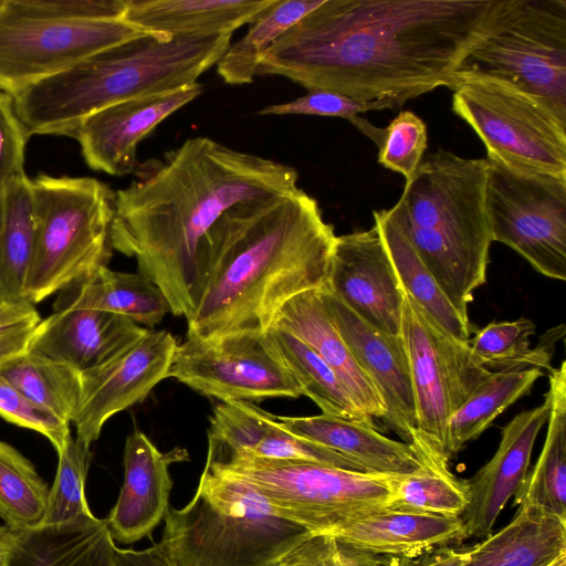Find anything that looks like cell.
Masks as SVG:
<instances>
[{
	"label": "cell",
	"mask_w": 566,
	"mask_h": 566,
	"mask_svg": "<svg viewBox=\"0 0 566 566\" xmlns=\"http://www.w3.org/2000/svg\"><path fill=\"white\" fill-rule=\"evenodd\" d=\"M125 11L126 0H2L0 91L13 96L147 33L125 21Z\"/></svg>",
	"instance_id": "52a82bcc"
},
{
	"label": "cell",
	"mask_w": 566,
	"mask_h": 566,
	"mask_svg": "<svg viewBox=\"0 0 566 566\" xmlns=\"http://www.w3.org/2000/svg\"><path fill=\"white\" fill-rule=\"evenodd\" d=\"M50 489L33 463L0 440V517L15 532L41 525Z\"/></svg>",
	"instance_id": "d590c367"
},
{
	"label": "cell",
	"mask_w": 566,
	"mask_h": 566,
	"mask_svg": "<svg viewBox=\"0 0 566 566\" xmlns=\"http://www.w3.org/2000/svg\"><path fill=\"white\" fill-rule=\"evenodd\" d=\"M9 566H117L116 545L105 518L81 515L13 531Z\"/></svg>",
	"instance_id": "484cf974"
},
{
	"label": "cell",
	"mask_w": 566,
	"mask_h": 566,
	"mask_svg": "<svg viewBox=\"0 0 566 566\" xmlns=\"http://www.w3.org/2000/svg\"><path fill=\"white\" fill-rule=\"evenodd\" d=\"M265 332L302 395L312 399L322 413L376 427L374 419L360 410L332 368L306 343L273 325Z\"/></svg>",
	"instance_id": "1f68e13d"
},
{
	"label": "cell",
	"mask_w": 566,
	"mask_h": 566,
	"mask_svg": "<svg viewBox=\"0 0 566 566\" xmlns=\"http://www.w3.org/2000/svg\"><path fill=\"white\" fill-rule=\"evenodd\" d=\"M90 447L72 436L66 440L57 454V471L40 526L61 524L81 515H93L85 497V482L92 460Z\"/></svg>",
	"instance_id": "60d3db41"
},
{
	"label": "cell",
	"mask_w": 566,
	"mask_h": 566,
	"mask_svg": "<svg viewBox=\"0 0 566 566\" xmlns=\"http://www.w3.org/2000/svg\"><path fill=\"white\" fill-rule=\"evenodd\" d=\"M272 325L289 331L306 343L332 368L366 416L385 419L382 400L329 317L319 289L291 298L280 310Z\"/></svg>",
	"instance_id": "603a6c76"
},
{
	"label": "cell",
	"mask_w": 566,
	"mask_h": 566,
	"mask_svg": "<svg viewBox=\"0 0 566 566\" xmlns=\"http://www.w3.org/2000/svg\"><path fill=\"white\" fill-rule=\"evenodd\" d=\"M452 111L480 137L488 160L511 169L566 178V117L503 82L454 83Z\"/></svg>",
	"instance_id": "8fae6325"
},
{
	"label": "cell",
	"mask_w": 566,
	"mask_h": 566,
	"mask_svg": "<svg viewBox=\"0 0 566 566\" xmlns=\"http://www.w3.org/2000/svg\"><path fill=\"white\" fill-rule=\"evenodd\" d=\"M548 428L542 452L514 495V503L532 505L566 521V363L549 371Z\"/></svg>",
	"instance_id": "f1b7e54d"
},
{
	"label": "cell",
	"mask_w": 566,
	"mask_h": 566,
	"mask_svg": "<svg viewBox=\"0 0 566 566\" xmlns=\"http://www.w3.org/2000/svg\"><path fill=\"white\" fill-rule=\"evenodd\" d=\"M3 528V526H0V531Z\"/></svg>",
	"instance_id": "db71d44e"
},
{
	"label": "cell",
	"mask_w": 566,
	"mask_h": 566,
	"mask_svg": "<svg viewBox=\"0 0 566 566\" xmlns=\"http://www.w3.org/2000/svg\"><path fill=\"white\" fill-rule=\"evenodd\" d=\"M30 135L19 118L12 95L0 91V190L24 172V154Z\"/></svg>",
	"instance_id": "7dc6e473"
},
{
	"label": "cell",
	"mask_w": 566,
	"mask_h": 566,
	"mask_svg": "<svg viewBox=\"0 0 566 566\" xmlns=\"http://www.w3.org/2000/svg\"><path fill=\"white\" fill-rule=\"evenodd\" d=\"M488 169V159L438 150L421 161L399 199L420 259L465 318L473 292L486 281L493 242Z\"/></svg>",
	"instance_id": "5b68a950"
},
{
	"label": "cell",
	"mask_w": 566,
	"mask_h": 566,
	"mask_svg": "<svg viewBox=\"0 0 566 566\" xmlns=\"http://www.w3.org/2000/svg\"><path fill=\"white\" fill-rule=\"evenodd\" d=\"M34 241L32 186L23 172L0 190V294L3 300L25 298L24 287Z\"/></svg>",
	"instance_id": "f546056e"
},
{
	"label": "cell",
	"mask_w": 566,
	"mask_h": 566,
	"mask_svg": "<svg viewBox=\"0 0 566 566\" xmlns=\"http://www.w3.org/2000/svg\"><path fill=\"white\" fill-rule=\"evenodd\" d=\"M322 1L275 0L250 23L244 36L229 45L216 64L218 75L230 85L253 82L262 55L283 33Z\"/></svg>",
	"instance_id": "e575fe53"
},
{
	"label": "cell",
	"mask_w": 566,
	"mask_h": 566,
	"mask_svg": "<svg viewBox=\"0 0 566 566\" xmlns=\"http://www.w3.org/2000/svg\"><path fill=\"white\" fill-rule=\"evenodd\" d=\"M231 36L147 32L17 93V114L30 136H71L81 120L112 104L197 83L224 54Z\"/></svg>",
	"instance_id": "277c9868"
},
{
	"label": "cell",
	"mask_w": 566,
	"mask_h": 566,
	"mask_svg": "<svg viewBox=\"0 0 566 566\" xmlns=\"http://www.w3.org/2000/svg\"><path fill=\"white\" fill-rule=\"evenodd\" d=\"M384 109L378 103L350 98L329 91H308L307 94L290 102L271 104L262 108L261 115H316L343 117L350 120L359 113Z\"/></svg>",
	"instance_id": "f6af8a7d"
},
{
	"label": "cell",
	"mask_w": 566,
	"mask_h": 566,
	"mask_svg": "<svg viewBox=\"0 0 566 566\" xmlns=\"http://www.w3.org/2000/svg\"><path fill=\"white\" fill-rule=\"evenodd\" d=\"M377 228L403 292L441 328L468 343L471 327L448 300L413 247L400 200L389 209L374 211Z\"/></svg>",
	"instance_id": "4316f807"
},
{
	"label": "cell",
	"mask_w": 566,
	"mask_h": 566,
	"mask_svg": "<svg viewBox=\"0 0 566 566\" xmlns=\"http://www.w3.org/2000/svg\"><path fill=\"white\" fill-rule=\"evenodd\" d=\"M124 483L105 518L109 533L122 544L150 536L169 510L172 480L168 468L189 461L188 451L174 448L163 453L139 430L132 432L124 449Z\"/></svg>",
	"instance_id": "ffe728a7"
},
{
	"label": "cell",
	"mask_w": 566,
	"mask_h": 566,
	"mask_svg": "<svg viewBox=\"0 0 566 566\" xmlns=\"http://www.w3.org/2000/svg\"><path fill=\"white\" fill-rule=\"evenodd\" d=\"M206 465L249 482L281 514L312 533H334L360 515L386 507L397 478L253 457L206 461Z\"/></svg>",
	"instance_id": "30bf717a"
},
{
	"label": "cell",
	"mask_w": 566,
	"mask_h": 566,
	"mask_svg": "<svg viewBox=\"0 0 566 566\" xmlns=\"http://www.w3.org/2000/svg\"><path fill=\"white\" fill-rule=\"evenodd\" d=\"M401 336L413 391L417 451L424 460L449 465L450 419L492 371L478 364L467 343L441 328L405 292Z\"/></svg>",
	"instance_id": "7c38bea8"
},
{
	"label": "cell",
	"mask_w": 566,
	"mask_h": 566,
	"mask_svg": "<svg viewBox=\"0 0 566 566\" xmlns=\"http://www.w3.org/2000/svg\"><path fill=\"white\" fill-rule=\"evenodd\" d=\"M75 286V297L56 308L71 306L112 312L149 327L170 312L163 291L139 272H116L102 266Z\"/></svg>",
	"instance_id": "4dcf8cb0"
},
{
	"label": "cell",
	"mask_w": 566,
	"mask_h": 566,
	"mask_svg": "<svg viewBox=\"0 0 566 566\" xmlns=\"http://www.w3.org/2000/svg\"><path fill=\"white\" fill-rule=\"evenodd\" d=\"M277 421L276 416L252 401L221 402L210 419L207 460L249 454Z\"/></svg>",
	"instance_id": "f35d334b"
},
{
	"label": "cell",
	"mask_w": 566,
	"mask_h": 566,
	"mask_svg": "<svg viewBox=\"0 0 566 566\" xmlns=\"http://www.w3.org/2000/svg\"><path fill=\"white\" fill-rule=\"evenodd\" d=\"M0 416L43 434L59 454L71 434L70 424L46 412L0 376Z\"/></svg>",
	"instance_id": "ee69618b"
},
{
	"label": "cell",
	"mask_w": 566,
	"mask_h": 566,
	"mask_svg": "<svg viewBox=\"0 0 566 566\" xmlns=\"http://www.w3.org/2000/svg\"><path fill=\"white\" fill-rule=\"evenodd\" d=\"M115 192L113 249L135 258L139 273L165 294L170 312L188 319L200 287V248L217 219L239 202L297 187L290 165L193 137L137 166Z\"/></svg>",
	"instance_id": "7a4b0ae2"
},
{
	"label": "cell",
	"mask_w": 566,
	"mask_h": 566,
	"mask_svg": "<svg viewBox=\"0 0 566 566\" xmlns=\"http://www.w3.org/2000/svg\"><path fill=\"white\" fill-rule=\"evenodd\" d=\"M13 544V531L4 526L0 532V566H9Z\"/></svg>",
	"instance_id": "f907efd6"
},
{
	"label": "cell",
	"mask_w": 566,
	"mask_h": 566,
	"mask_svg": "<svg viewBox=\"0 0 566 566\" xmlns=\"http://www.w3.org/2000/svg\"><path fill=\"white\" fill-rule=\"evenodd\" d=\"M469 504L465 480L457 479L449 465L427 461L409 475L397 476L387 507L444 516H462Z\"/></svg>",
	"instance_id": "74e56055"
},
{
	"label": "cell",
	"mask_w": 566,
	"mask_h": 566,
	"mask_svg": "<svg viewBox=\"0 0 566 566\" xmlns=\"http://www.w3.org/2000/svg\"><path fill=\"white\" fill-rule=\"evenodd\" d=\"M336 238L298 187L231 207L202 240L187 337L266 331L291 298L326 284Z\"/></svg>",
	"instance_id": "3957f363"
},
{
	"label": "cell",
	"mask_w": 566,
	"mask_h": 566,
	"mask_svg": "<svg viewBox=\"0 0 566 566\" xmlns=\"http://www.w3.org/2000/svg\"><path fill=\"white\" fill-rule=\"evenodd\" d=\"M324 286L373 327L401 334L403 291L375 226L337 235Z\"/></svg>",
	"instance_id": "2e32d148"
},
{
	"label": "cell",
	"mask_w": 566,
	"mask_h": 566,
	"mask_svg": "<svg viewBox=\"0 0 566 566\" xmlns=\"http://www.w3.org/2000/svg\"><path fill=\"white\" fill-rule=\"evenodd\" d=\"M1 301H3V298H2V296H1V294H0V302H1Z\"/></svg>",
	"instance_id": "f5cc1de1"
},
{
	"label": "cell",
	"mask_w": 566,
	"mask_h": 566,
	"mask_svg": "<svg viewBox=\"0 0 566 566\" xmlns=\"http://www.w3.org/2000/svg\"><path fill=\"white\" fill-rule=\"evenodd\" d=\"M117 566H175L161 543L142 549L116 547Z\"/></svg>",
	"instance_id": "c3c4849f"
},
{
	"label": "cell",
	"mask_w": 566,
	"mask_h": 566,
	"mask_svg": "<svg viewBox=\"0 0 566 566\" xmlns=\"http://www.w3.org/2000/svg\"><path fill=\"white\" fill-rule=\"evenodd\" d=\"M534 333V323L525 317L492 322L479 329L467 344L478 364L492 373L543 368L551 371L548 346L531 348Z\"/></svg>",
	"instance_id": "8d00e7d4"
},
{
	"label": "cell",
	"mask_w": 566,
	"mask_h": 566,
	"mask_svg": "<svg viewBox=\"0 0 566 566\" xmlns=\"http://www.w3.org/2000/svg\"><path fill=\"white\" fill-rule=\"evenodd\" d=\"M406 559L360 549L333 533H311L277 566H403Z\"/></svg>",
	"instance_id": "b9f144b4"
},
{
	"label": "cell",
	"mask_w": 566,
	"mask_h": 566,
	"mask_svg": "<svg viewBox=\"0 0 566 566\" xmlns=\"http://www.w3.org/2000/svg\"><path fill=\"white\" fill-rule=\"evenodd\" d=\"M543 376L539 369L491 373L451 417L448 449L452 459L479 438L510 406L525 396Z\"/></svg>",
	"instance_id": "d6a6232c"
},
{
	"label": "cell",
	"mask_w": 566,
	"mask_h": 566,
	"mask_svg": "<svg viewBox=\"0 0 566 566\" xmlns=\"http://www.w3.org/2000/svg\"><path fill=\"white\" fill-rule=\"evenodd\" d=\"M333 534L379 555L412 558L467 538L461 516L381 507L354 518Z\"/></svg>",
	"instance_id": "cb8c5ba5"
},
{
	"label": "cell",
	"mask_w": 566,
	"mask_h": 566,
	"mask_svg": "<svg viewBox=\"0 0 566 566\" xmlns=\"http://www.w3.org/2000/svg\"><path fill=\"white\" fill-rule=\"evenodd\" d=\"M349 122L378 146L381 166L401 174L406 181L415 175L428 145L427 125L418 115L401 111L385 128H378L358 115Z\"/></svg>",
	"instance_id": "ab89813d"
},
{
	"label": "cell",
	"mask_w": 566,
	"mask_h": 566,
	"mask_svg": "<svg viewBox=\"0 0 566 566\" xmlns=\"http://www.w3.org/2000/svg\"><path fill=\"white\" fill-rule=\"evenodd\" d=\"M277 419L289 432L343 454L368 473L405 476L427 462L411 444L387 438L365 422L325 413Z\"/></svg>",
	"instance_id": "7402d4cb"
},
{
	"label": "cell",
	"mask_w": 566,
	"mask_h": 566,
	"mask_svg": "<svg viewBox=\"0 0 566 566\" xmlns=\"http://www.w3.org/2000/svg\"><path fill=\"white\" fill-rule=\"evenodd\" d=\"M31 186L35 241L24 296L35 304L107 266L115 192L91 177L40 174Z\"/></svg>",
	"instance_id": "ba28073f"
},
{
	"label": "cell",
	"mask_w": 566,
	"mask_h": 566,
	"mask_svg": "<svg viewBox=\"0 0 566 566\" xmlns=\"http://www.w3.org/2000/svg\"><path fill=\"white\" fill-rule=\"evenodd\" d=\"M2 0H0V4H1Z\"/></svg>",
	"instance_id": "11a10c76"
},
{
	"label": "cell",
	"mask_w": 566,
	"mask_h": 566,
	"mask_svg": "<svg viewBox=\"0 0 566 566\" xmlns=\"http://www.w3.org/2000/svg\"><path fill=\"white\" fill-rule=\"evenodd\" d=\"M203 92L199 82L175 91L112 104L85 117L72 133L93 170L113 176L134 172L137 147L163 120Z\"/></svg>",
	"instance_id": "e0dca14e"
},
{
	"label": "cell",
	"mask_w": 566,
	"mask_h": 566,
	"mask_svg": "<svg viewBox=\"0 0 566 566\" xmlns=\"http://www.w3.org/2000/svg\"><path fill=\"white\" fill-rule=\"evenodd\" d=\"M40 322L38 310L29 300L0 302V367L28 352Z\"/></svg>",
	"instance_id": "bcb514c9"
},
{
	"label": "cell",
	"mask_w": 566,
	"mask_h": 566,
	"mask_svg": "<svg viewBox=\"0 0 566 566\" xmlns=\"http://www.w3.org/2000/svg\"><path fill=\"white\" fill-rule=\"evenodd\" d=\"M0 376L60 421H74L81 400V373L27 352L0 367Z\"/></svg>",
	"instance_id": "836d02e7"
},
{
	"label": "cell",
	"mask_w": 566,
	"mask_h": 566,
	"mask_svg": "<svg viewBox=\"0 0 566 566\" xmlns=\"http://www.w3.org/2000/svg\"><path fill=\"white\" fill-rule=\"evenodd\" d=\"M545 566H566V553H562Z\"/></svg>",
	"instance_id": "816d5d0a"
},
{
	"label": "cell",
	"mask_w": 566,
	"mask_h": 566,
	"mask_svg": "<svg viewBox=\"0 0 566 566\" xmlns=\"http://www.w3.org/2000/svg\"><path fill=\"white\" fill-rule=\"evenodd\" d=\"M169 377L222 402L302 396L265 331L187 337L177 344Z\"/></svg>",
	"instance_id": "5bb4252c"
},
{
	"label": "cell",
	"mask_w": 566,
	"mask_h": 566,
	"mask_svg": "<svg viewBox=\"0 0 566 566\" xmlns=\"http://www.w3.org/2000/svg\"><path fill=\"white\" fill-rule=\"evenodd\" d=\"M512 0H323L262 55L279 75L396 109L449 86Z\"/></svg>",
	"instance_id": "6da1fadb"
},
{
	"label": "cell",
	"mask_w": 566,
	"mask_h": 566,
	"mask_svg": "<svg viewBox=\"0 0 566 566\" xmlns=\"http://www.w3.org/2000/svg\"><path fill=\"white\" fill-rule=\"evenodd\" d=\"M465 552L463 566H545L566 553V521L520 504L506 526Z\"/></svg>",
	"instance_id": "83f0119b"
},
{
	"label": "cell",
	"mask_w": 566,
	"mask_h": 566,
	"mask_svg": "<svg viewBox=\"0 0 566 566\" xmlns=\"http://www.w3.org/2000/svg\"><path fill=\"white\" fill-rule=\"evenodd\" d=\"M489 161L486 205L493 241L546 277L566 280V178Z\"/></svg>",
	"instance_id": "4fadbf2b"
},
{
	"label": "cell",
	"mask_w": 566,
	"mask_h": 566,
	"mask_svg": "<svg viewBox=\"0 0 566 566\" xmlns=\"http://www.w3.org/2000/svg\"><path fill=\"white\" fill-rule=\"evenodd\" d=\"M467 78L506 83L566 117V0H512L448 87Z\"/></svg>",
	"instance_id": "9c48e42d"
},
{
	"label": "cell",
	"mask_w": 566,
	"mask_h": 566,
	"mask_svg": "<svg viewBox=\"0 0 566 566\" xmlns=\"http://www.w3.org/2000/svg\"><path fill=\"white\" fill-rule=\"evenodd\" d=\"M311 533L249 482L205 465L191 501L168 510L160 543L175 566H277Z\"/></svg>",
	"instance_id": "8992f818"
},
{
	"label": "cell",
	"mask_w": 566,
	"mask_h": 566,
	"mask_svg": "<svg viewBox=\"0 0 566 566\" xmlns=\"http://www.w3.org/2000/svg\"><path fill=\"white\" fill-rule=\"evenodd\" d=\"M176 347L169 332L148 329L112 360L81 374V400L73 421L76 438L91 446L111 417L144 400L169 377Z\"/></svg>",
	"instance_id": "9a60e30c"
},
{
	"label": "cell",
	"mask_w": 566,
	"mask_h": 566,
	"mask_svg": "<svg viewBox=\"0 0 566 566\" xmlns=\"http://www.w3.org/2000/svg\"><path fill=\"white\" fill-rule=\"evenodd\" d=\"M549 403L517 413L502 429L497 450L467 481L469 504L461 516L467 537H486L512 495L524 484L536 438L547 423Z\"/></svg>",
	"instance_id": "44dd1931"
},
{
	"label": "cell",
	"mask_w": 566,
	"mask_h": 566,
	"mask_svg": "<svg viewBox=\"0 0 566 566\" xmlns=\"http://www.w3.org/2000/svg\"><path fill=\"white\" fill-rule=\"evenodd\" d=\"M465 559V551H458L446 545L407 558L403 566H463Z\"/></svg>",
	"instance_id": "681fc988"
},
{
	"label": "cell",
	"mask_w": 566,
	"mask_h": 566,
	"mask_svg": "<svg viewBox=\"0 0 566 566\" xmlns=\"http://www.w3.org/2000/svg\"><path fill=\"white\" fill-rule=\"evenodd\" d=\"M275 0H126L124 20L168 36L232 34Z\"/></svg>",
	"instance_id": "d4e9b609"
},
{
	"label": "cell",
	"mask_w": 566,
	"mask_h": 566,
	"mask_svg": "<svg viewBox=\"0 0 566 566\" xmlns=\"http://www.w3.org/2000/svg\"><path fill=\"white\" fill-rule=\"evenodd\" d=\"M147 331L119 314L65 306L41 319L28 352L83 374L115 358Z\"/></svg>",
	"instance_id": "d6986e66"
},
{
	"label": "cell",
	"mask_w": 566,
	"mask_h": 566,
	"mask_svg": "<svg viewBox=\"0 0 566 566\" xmlns=\"http://www.w3.org/2000/svg\"><path fill=\"white\" fill-rule=\"evenodd\" d=\"M321 298L355 360L368 376L386 408L385 421L416 450V408L405 343L360 318L325 286Z\"/></svg>",
	"instance_id": "ac0fdd59"
},
{
	"label": "cell",
	"mask_w": 566,
	"mask_h": 566,
	"mask_svg": "<svg viewBox=\"0 0 566 566\" xmlns=\"http://www.w3.org/2000/svg\"><path fill=\"white\" fill-rule=\"evenodd\" d=\"M238 457L311 462L365 472L343 454L289 432L280 424V421L249 454Z\"/></svg>",
	"instance_id": "7bdbcfd3"
}]
</instances>
